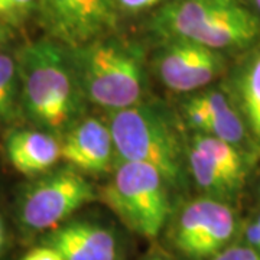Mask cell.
I'll list each match as a JSON object with an SVG mask.
<instances>
[{
    "label": "cell",
    "instance_id": "cell-1",
    "mask_svg": "<svg viewBox=\"0 0 260 260\" xmlns=\"http://www.w3.org/2000/svg\"><path fill=\"white\" fill-rule=\"evenodd\" d=\"M22 106L42 130L65 133L81 120L84 97L70 49L52 38L29 42L16 56Z\"/></svg>",
    "mask_w": 260,
    "mask_h": 260
},
{
    "label": "cell",
    "instance_id": "cell-2",
    "mask_svg": "<svg viewBox=\"0 0 260 260\" xmlns=\"http://www.w3.org/2000/svg\"><path fill=\"white\" fill-rule=\"evenodd\" d=\"M153 29L214 51L249 47L260 37L259 18L239 0H169L153 18Z\"/></svg>",
    "mask_w": 260,
    "mask_h": 260
},
{
    "label": "cell",
    "instance_id": "cell-3",
    "mask_svg": "<svg viewBox=\"0 0 260 260\" xmlns=\"http://www.w3.org/2000/svg\"><path fill=\"white\" fill-rule=\"evenodd\" d=\"M109 129L116 153L123 160L156 169L168 185L185 184V150L179 130L164 109L136 104L110 112Z\"/></svg>",
    "mask_w": 260,
    "mask_h": 260
},
{
    "label": "cell",
    "instance_id": "cell-4",
    "mask_svg": "<svg viewBox=\"0 0 260 260\" xmlns=\"http://www.w3.org/2000/svg\"><path fill=\"white\" fill-rule=\"evenodd\" d=\"M70 56L85 100L110 112L139 104L145 70L138 48L106 37L70 49Z\"/></svg>",
    "mask_w": 260,
    "mask_h": 260
},
{
    "label": "cell",
    "instance_id": "cell-5",
    "mask_svg": "<svg viewBox=\"0 0 260 260\" xmlns=\"http://www.w3.org/2000/svg\"><path fill=\"white\" fill-rule=\"evenodd\" d=\"M97 195L130 232L145 239L158 237L171 211L168 184L156 169L139 162L123 160Z\"/></svg>",
    "mask_w": 260,
    "mask_h": 260
},
{
    "label": "cell",
    "instance_id": "cell-6",
    "mask_svg": "<svg viewBox=\"0 0 260 260\" xmlns=\"http://www.w3.org/2000/svg\"><path fill=\"white\" fill-rule=\"evenodd\" d=\"M236 232L233 210L217 198H198L182 207L171 227L178 251L194 260L214 257Z\"/></svg>",
    "mask_w": 260,
    "mask_h": 260
},
{
    "label": "cell",
    "instance_id": "cell-7",
    "mask_svg": "<svg viewBox=\"0 0 260 260\" xmlns=\"http://www.w3.org/2000/svg\"><path fill=\"white\" fill-rule=\"evenodd\" d=\"M95 198L93 185L75 169L48 174L28 189L20 205V220L28 229H52Z\"/></svg>",
    "mask_w": 260,
    "mask_h": 260
},
{
    "label": "cell",
    "instance_id": "cell-8",
    "mask_svg": "<svg viewBox=\"0 0 260 260\" xmlns=\"http://www.w3.org/2000/svg\"><path fill=\"white\" fill-rule=\"evenodd\" d=\"M49 38L75 49L106 38L117 22L114 0H39Z\"/></svg>",
    "mask_w": 260,
    "mask_h": 260
},
{
    "label": "cell",
    "instance_id": "cell-9",
    "mask_svg": "<svg viewBox=\"0 0 260 260\" xmlns=\"http://www.w3.org/2000/svg\"><path fill=\"white\" fill-rule=\"evenodd\" d=\"M218 51L184 39H169L156 58L160 81L178 93L200 90L223 71Z\"/></svg>",
    "mask_w": 260,
    "mask_h": 260
},
{
    "label": "cell",
    "instance_id": "cell-10",
    "mask_svg": "<svg viewBox=\"0 0 260 260\" xmlns=\"http://www.w3.org/2000/svg\"><path fill=\"white\" fill-rule=\"evenodd\" d=\"M114 152L116 149L109 126L94 117L77 121L65 132L61 142V158L75 169L88 174L107 172Z\"/></svg>",
    "mask_w": 260,
    "mask_h": 260
},
{
    "label": "cell",
    "instance_id": "cell-11",
    "mask_svg": "<svg viewBox=\"0 0 260 260\" xmlns=\"http://www.w3.org/2000/svg\"><path fill=\"white\" fill-rule=\"evenodd\" d=\"M64 260H116L117 242L110 230L95 223L74 221L59 227L47 239Z\"/></svg>",
    "mask_w": 260,
    "mask_h": 260
},
{
    "label": "cell",
    "instance_id": "cell-12",
    "mask_svg": "<svg viewBox=\"0 0 260 260\" xmlns=\"http://www.w3.org/2000/svg\"><path fill=\"white\" fill-rule=\"evenodd\" d=\"M6 155L20 174L35 175L61 159V142L45 130H15L6 139Z\"/></svg>",
    "mask_w": 260,
    "mask_h": 260
},
{
    "label": "cell",
    "instance_id": "cell-13",
    "mask_svg": "<svg viewBox=\"0 0 260 260\" xmlns=\"http://www.w3.org/2000/svg\"><path fill=\"white\" fill-rule=\"evenodd\" d=\"M191 102L204 114L205 123L201 133L224 140L236 148L244 142V123L223 93L211 90L191 99Z\"/></svg>",
    "mask_w": 260,
    "mask_h": 260
},
{
    "label": "cell",
    "instance_id": "cell-14",
    "mask_svg": "<svg viewBox=\"0 0 260 260\" xmlns=\"http://www.w3.org/2000/svg\"><path fill=\"white\" fill-rule=\"evenodd\" d=\"M186 160L197 185L207 194L227 197L234 194L240 188V185L234 182L223 169H220L211 159L207 158L203 152L194 146H189L188 149Z\"/></svg>",
    "mask_w": 260,
    "mask_h": 260
},
{
    "label": "cell",
    "instance_id": "cell-15",
    "mask_svg": "<svg viewBox=\"0 0 260 260\" xmlns=\"http://www.w3.org/2000/svg\"><path fill=\"white\" fill-rule=\"evenodd\" d=\"M239 93L246 120L260 143V49L243 64L239 74Z\"/></svg>",
    "mask_w": 260,
    "mask_h": 260
},
{
    "label": "cell",
    "instance_id": "cell-16",
    "mask_svg": "<svg viewBox=\"0 0 260 260\" xmlns=\"http://www.w3.org/2000/svg\"><path fill=\"white\" fill-rule=\"evenodd\" d=\"M191 146H194L200 152H203L207 158L211 159L234 182H237L240 186L243 185L246 165L243 155L236 146L205 133H197Z\"/></svg>",
    "mask_w": 260,
    "mask_h": 260
},
{
    "label": "cell",
    "instance_id": "cell-17",
    "mask_svg": "<svg viewBox=\"0 0 260 260\" xmlns=\"http://www.w3.org/2000/svg\"><path fill=\"white\" fill-rule=\"evenodd\" d=\"M18 80L16 61L8 54L0 52V119L9 117L15 109Z\"/></svg>",
    "mask_w": 260,
    "mask_h": 260
},
{
    "label": "cell",
    "instance_id": "cell-18",
    "mask_svg": "<svg viewBox=\"0 0 260 260\" xmlns=\"http://www.w3.org/2000/svg\"><path fill=\"white\" fill-rule=\"evenodd\" d=\"M39 0H0V22L18 28L38 10Z\"/></svg>",
    "mask_w": 260,
    "mask_h": 260
},
{
    "label": "cell",
    "instance_id": "cell-19",
    "mask_svg": "<svg viewBox=\"0 0 260 260\" xmlns=\"http://www.w3.org/2000/svg\"><path fill=\"white\" fill-rule=\"evenodd\" d=\"M213 260H260V253L249 246H230L215 254Z\"/></svg>",
    "mask_w": 260,
    "mask_h": 260
},
{
    "label": "cell",
    "instance_id": "cell-20",
    "mask_svg": "<svg viewBox=\"0 0 260 260\" xmlns=\"http://www.w3.org/2000/svg\"><path fill=\"white\" fill-rule=\"evenodd\" d=\"M160 0H114L117 10H121L124 13H140L145 10L156 6Z\"/></svg>",
    "mask_w": 260,
    "mask_h": 260
},
{
    "label": "cell",
    "instance_id": "cell-21",
    "mask_svg": "<svg viewBox=\"0 0 260 260\" xmlns=\"http://www.w3.org/2000/svg\"><path fill=\"white\" fill-rule=\"evenodd\" d=\"M22 260H64L61 254L51 247H38L35 250L29 251Z\"/></svg>",
    "mask_w": 260,
    "mask_h": 260
},
{
    "label": "cell",
    "instance_id": "cell-22",
    "mask_svg": "<svg viewBox=\"0 0 260 260\" xmlns=\"http://www.w3.org/2000/svg\"><path fill=\"white\" fill-rule=\"evenodd\" d=\"M244 236H246V242L247 246L254 249V250L260 253V225L256 221L254 223L247 224L246 230H244Z\"/></svg>",
    "mask_w": 260,
    "mask_h": 260
},
{
    "label": "cell",
    "instance_id": "cell-23",
    "mask_svg": "<svg viewBox=\"0 0 260 260\" xmlns=\"http://www.w3.org/2000/svg\"><path fill=\"white\" fill-rule=\"evenodd\" d=\"M140 260H175L172 259L171 256H168L165 253H162V251H150L148 254H145L143 257Z\"/></svg>",
    "mask_w": 260,
    "mask_h": 260
},
{
    "label": "cell",
    "instance_id": "cell-24",
    "mask_svg": "<svg viewBox=\"0 0 260 260\" xmlns=\"http://www.w3.org/2000/svg\"><path fill=\"white\" fill-rule=\"evenodd\" d=\"M10 38H12V32H10V28H9V26H6L5 23H2V22H0V45L6 44V42L9 41Z\"/></svg>",
    "mask_w": 260,
    "mask_h": 260
},
{
    "label": "cell",
    "instance_id": "cell-25",
    "mask_svg": "<svg viewBox=\"0 0 260 260\" xmlns=\"http://www.w3.org/2000/svg\"><path fill=\"white\" fill-rule=\"evenodd\" d=\"M253 2V5H254V8L257 9V12L260 13V0H251Z\"/></svg>",
    "mask_w": 260,
    "mask_h": 260
},
{
    "label": "cell",
    "instance_id": "cell-26",
    "mask_svg": "<svg viewBox=\"0 0 260 260\" xmlns=\"http://www.w3.org/2000/svg\"><path fill=\"white\" fill-rule=\"evenodd\" d=\"M2 243H3V234H2V227H0V246H2Z\"/></svg>",
    "mask_w": 260,
    "mask_h": 260
},
{
    "label": "cell",
    "instance_id": "cell-27",
    "mask_svg": "<svg viewBox=\"0 0 260 260\" xmlns=\"http://www.w3.org/2000/svg\"><path fill=\"white\" fill-rule=\"evenodd\" d=\"M256 223H257V224H259V225H260V215H259V217H257V220H256Z\"/></svg>",
    "mask_w": 260,
    "mask_h": 260
}]
</instances>
